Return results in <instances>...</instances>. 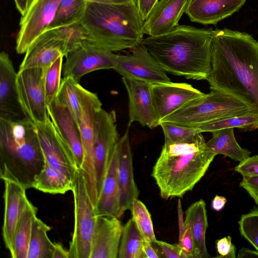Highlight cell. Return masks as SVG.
<instances>
[{"mask_svg":"<svg viewBox=\"0 0 258 258\" xmlns=\"http://www.w3.org/2000/svg\"><path fill=\"white\" fill-rule=\"evenodd\" d=\"M65 57L63 77H70L80 82L84 76L91 72L114 69L117 55L85 42L70 51Z\"/></svg>","mask_w":258,"mask_h":258,"instance_id":"cell-13","label":"cell"},{"mask_svg":"<svg viewBox=\"0 0 258 258\" xmlns=\"http://www.w3.org/2000/svg\"><path fill=\"white\" fill-rule=\"evenodd\" d=\"M83 88L80 82L74 78L63 77L56 98L69 109L77 124L81 113Z\"/></svg>","mask_w":258,"mask_h":258,"instance_id":"cell-33","label":"cell"},{"mask_svg":"<svg viewBox=\"0 0 258 258\" xmlns=\"http://www.w3.org/2000/svg\"><path fill=\"white\" fill-rule=\"evenodd\" d=\"M119 138L115 112L102 108L96 117L93 145L98 195Z\"/></svg>","mask_w":258,"mask_h":258,"instance_id":"cell-10","label":"cell"},{"mask_svg":"<svg viewBox=\"0 0 258 258\" xmlns=\"http://www.w3.org/2000/svg\"><path fill=\"white\" fill-rule=\"evenodd\" d=\"M144 239L132 218L123 225L118 258H145L143 251Z\"/></svg>","mask_w":258,"mask_h":258,"instance_id":"cell-32","label":"cell"},{"mask_svg":"<svg viewBox=\"0 0 258 258\" xmlns=\"http://www.w3.org/2000/svg\"><path fill=\"white\" fill-rule=\"evenodd\" d=\"M49 30L63 43L66 55L75 48L86 42L89 36L88 31L81 22Z\"/></svg>","mask_w":258,"mask_h":258,"instance_id":"cell-35","label":"cell"},{"mask_svg":"<svg viewBox=\"0 0 258 258\" xmlns=\"http://www.w3.org/2000/svg\"><path fill=\"white\" fill-rule=\"evenodd\" d=\"M16 72L9 55L0 53V118L17 120L25 117L19 104Z\"/></svg>","mask_w":258,"mask_h":258,"instance_id":"cell-19","label":"cell"},{"mask_svg":"<svg viewBox=\"0 0 258 258\" xmlns=\"http://www.w3.org/2000/svg\"><path fill=\"white\" fill-rule=\"evenodd\" d=\"M49 116L57 132L81 168L83 150L78 125L69 109L56 98L47 106Z\"/></svg>","mask_w":258,"mask_h":258,"instance_id":"cell-20","label":"cell"},{"mask_svg":"<svg viewBox=\"0 0 258 258\" xmlns=\"http://www.w3.org/2000/svg\"><path fill=\"white\" fill-rule=\"evenodd\" d=\"M184 223L190 228L194 246V258H209L206 244L208 218L205 201L201 199L192 204L185 212Z\"/></svg>","mask_w":258,"mask_h":258,"instance_id":"cell-26","label":"cell"},{"mask_svg":"<svg viewBox=\"0 0 258 258\" xmlns=\"http://www.w3.org/2000/svg\"><path fill=\"white\" fill-rule=\"evenodd\" d=\"M73 183L64 173L45 161L42 169L34 178L32 188L50 194H64L72 191Z\"/></svg>","mask_w":258,"mask_h":258,"instance_id":"cell-28","label":"cell"},{"mask_svg":"<svg viewBox=\"0 0 258 258\" xmlns=\"http://www.w3.org/2000/svg\"><path fill=\"white\" fill-rule=\"evenodd\" d=\"M161 126L165 138L164 144H172L188 141L200 133L196 127H187L170 122H161Z\"/></svg>","mask_w":258,"mask_h":258,"instance_id":"cell-38","label":"cell"},{"mask_svg":"<svg viewBox=\"0 0 258 258\" xmlns=\"http://www.w3.org/2000/svg\"><path fill=\"white\" fill-rule=\"evenodd\" d=\"M5 203L2 236L6 247L9 250L17 224L30 202L26 189L20 184L10 180H4Z\"/></svg>","mask_w":258,"mask_h":258,"instance_id":"cell-22","label":"cell"},{"mask_svg":"<svg viewBox=\"0 0 258 258\" xmlns=\"http://www.w3.org/2000/svg\"><path fill=\"white\" fill-rule=\"evenodd\" d=\"M88 31L87 43L113 52L142 42L144 21L137 1L122 4L89 3L81 22Z\"/></svg>","mask_w":258,"mask_h":258,"instance_id":"cell-4","label":"cell"},{"mask_svg":"<svg viewBox=\"0 0 258 258\" xmlns=\"http://www.w3.org/2000/svg\"><path fill=\"white\" fill-rule=\"evenodd\" d=\"M210 90L232 95L258 111V42L229 29L212 30Z\"/></svg>","mask_w":258,"mask_h":258,"instance_id":"cell-1","label":"cell"},{"mask_svg":"<svg viewBox=\"0 0 258 258\" xmlns=\"http://www.w3.org/2000/svg\"><path fill=\"white\" fill-rule=\"evenodd\" d=\"M183 234L179 236L178 244L180 246L185 258L194 257V241L189 226L184 223Z\"/></svg>","mask_w":258,"mask_h":258,"instance_id":"cell-41","label":"cell"},{"mask_svg":"<svg viewBox=\"0 0 258 258\" xmlns=\"http://www.w3.org/2000/svg\"><path fill=\"white\" fill-rule=\"evenodd\" d=\"M238 224L241 235L258 251V209L242 215Z\"/></svg>","mask_w":258,"mask_h":258,"instance_id":"cell-39","label":"cell"},{"mask_svg":"<svg viewBox=\"0 0 258 258\" xmlns=\"http://www.w3.org/2000/svg\"><path fill=\"white\" fill-rule=\"evenodd\" d=\"M89 3L87 0H61L54 18L46 30L81 22Z\"/></svg>","mask_w":258,"mask_h":258,"instance_id":"cell-30","label":"cell"},{"mask_svg":"<svg viewBox=\"0 0 258 258\" xmlns=\"http://www.w3.org/2000/svg\"><path fill=\"white\" fill-rule=\"evenodd\" d=\"M215 156L202 133L188 141L164 144L151 173L162 198H181L191 190Z\"/></svg>","mask_w":258,"mask_h":258,"instance_id":"cell-3","label":"cell"},{"mask_svg":"<svg viewBox=\"0 0 258 258\" xmlns=\"http://www.w3.org/2000/svg\"><path fill=\"white\" fill-rule=\"evenodd\" d=\"M132 218L144 240L154 243L156 241L153 225L148 209L138 199H136L130 209Z\"/></svg>","mask_w":258,"mask_h":258,"instance_id":"cell-36","label":"cell"},{"mask_svg":"<svg viewBox=\"0 0 258 258\" xmlns=\"http://www.w3.org/2000/svg\"><path fill=\"white\" fill-rule=\"evenodd\" d=\"M118 165L116 146L95 207L97 216H109L118 218L121 217Z\"/></svg>","mask_w":258,"mask_h":258,"instance_id":"cell-25","label":"cell"},{"mask_svg":"<svg viewBox=\"0 0 258 258\" xmlns=\"http://www.w3.org/2000/svg\"><path fill=\"white\" fill-rule=\"evenodd\" d=\"M61 55L66 56L63 43L54 35L51 30H46L30 46L19 70L48 68Z\"/></svg>","mask_w":258,"mask_h":258,"instance_id":"cell-24","label":"cell"},{"mask_svg":"<svg viewBox=\"0 0 258 258\" xmlns=\"http://www.w3.org/2000/svg\"><path fill=\"white\" fill-rule=\"evenodd\" d=\"M61 0H32L22 16L16 39L18 53H25L33 42L52 22Z\"/></svg>","mask_w":258,"mask_h":258,"instance_id":"cell-11","label":"cell"},{"mask_svg":"<svg viewBox=\"0 0 258 258\" xmlns=\"http://www.w3.org/2000/svg\"><path fill=\"white\" fill-rule=\"evenodd\" d=\"M239 128L246 131H253L258 128V113L251 112L226 118L214 120L198 126L200 133H212L227 128Z\"/></svg>","mask_w":258,"mask_h":258,"instance_id":"cell-34","label":"cell"},{"mask_svg":"<svg viewBox=\"0 0 258 258\" xmlns=\"http://www.w3.org/2000/svg\"><path fill=\"white\" fill-rule=\"evenodd\" d=\"M188 0H158L144 21L145 34L156 36L168 33L178 25Z\"/></svg>","mask_w":258,"mask_h":258,"instance_id":"cell-21","label":"cell"},{"mask_svg":"<svg viewBox=\"0 0 258 258\" xmlns=\"http://www.w3.org/2000/svg\"><path fill=\"white\" fill-rule=\"evenodd\" d=\"M246 0H188L185 13L193 22L215 25L238 12Z\"/></svg>","mask_w":258,"mask_h":258,"instance_id":"cell-23","label":"cell"},{"mask_svg":"<svg viewBox=\"0 0 258 258\" xmlns=\"http://www.w3.org/2000/svg\"><path fill=\"white\" fill-rule=\"evenodd\" d=\"M251 112L255 107L227 93L211 90L208 94L194 99L162 119L167 122L191 127L209 122Z\"/></svg>","mask_w":258,"mask_h":258,"instance_id":"cell-6","label":"cell"},{"mask_svg":"<svg viewBox=\"0 0 258 258\" xmlns=\"http://www.w3.org/2000/svg\"><path fill=\"white\" fill-rule=\"evenodd\" d=\"M226 202V198L216 195L212 201V207L215 211H219L223 209Z\"/></svg>","mask_w":258,"mask_h":258,"instance_id":"cell-48","label":"cell"},{"mask_svg":"<svg viewBox=\"0 0 258 258\" xmlns=\"http://www.w3.org/2000/svg\"><path fill=\"white\" fill-rule=\"evenodd\" d=\"M16 7L21 16L27 12L32 0H14Z\"/></svg>","mask_w":258,"mask_h":258,"instance_id":"cell-49","label":"cell"},{"mask_svg":"<svg viewBox=\"0 0 258 258\" xmlns=\"http://www.w3.org/2000/svg\"><path fill=\"white\" fill-rule=\"evenodd\" d=\"M130 53L117 55L113 70L123 78L142 81L151 84L170 81L165 71L151 55L143 43Z\"/></svg>","mask_w":258,"mask_h":258,"instance_id":"cell-12","label":"cell"},{"mask_svg":"<svg viewBox=\"0 0 258 258\" xmlns=\"http://www.w3.org/2000/svg\"><path fill=\"white\" fill-rule=\"evenodd\" d=\"M81 113L77 123L83 150L82 169L86 186L94 206L98 199L94 157V138L97 113L102 108V103L97 95L83 87L82 92Z\"/></svg>","mask_w":258,"mask_h":258,"instance_id":"cell-8","label":"cell"},{"mask_svg":"<svg viewBox=\"0 0 258 258\" xmlns=\"http://www.w3.org/2000/svg\"><path fill=\"white\" fill-rule=\"evenodd\" d=\"M151 95L159 122L188 102L205 94L185 83L171 81L151 84Z\"/></svg>","mask_w":258,"mask_h":258,"instance_id":"cell-15","label":"cell"},{"mask_svg":"<svg viewBox=\"0 0 258 258\" xmlns=\"http://www.w3.org/2000/svg\"><path fill=\"white\" fill-rule=\"evenodd\" d=\"M45 159L34 123L25 117L0 118V177L32 188L34 178Z\"/></svg>","mask_w":258,"mask_h":258,"instance_id":"cell-5","label":"cell"},{"mask_svg":"<svg viewBox=\"0 0 258 258\" xmlns=\"http://www.w3.org/2000/svg\"><path fill=\"white\" fill-rule=\"evenodd\" d=\"M212 30L178 25L142 43L165 72L187 79L207 80L211 71Z\"/></svg>","mask_w":258,"mask_h":258,"instance_id":"cell-2","label":"cell"},{"mask_svg":"<svg viewBox=\"0 0 258 258\" xmlns=\"http://www.w3.org/2000/svg\"><path fill=\"white\" fill-rule=\"evenodd\" d=\"M63 55L59 56L47 69L45 76L44 88L47 106L56 98L61 84Z\"/></svg>","mask_w":258,"mask_h":258,"instance_id":"cell-37","label":"cell"},{"mask_svg":"<svg viewBox=\"0 0 258 258\" xmlns=\"http://www.w3.org/2000/svg\"><path fill=\"white\" fill-rule=\"evenodd\" d=\"M37 209L31 202L23 212L15 228L9 250L13 258H28L33 223Z\"/></svg>","mask_w":258,"mask_h":258,"instance_id":"cell-27","label":"cell"},{"mask_svg":"<svg viewBox=\"0 0 258 258\" xmlns=\"http://www.w3.org/2000/svg\"><path fill=\"white\" fill-rule=\"evenodd\" d=\"M72 191L74 196V228L69 249L70 258H90L97 215L81 168L76 174Z\"/></svg>","mask_w":258,"mask_h":258,"instance_id":"cell-7","label":"cell"},{"mask_svg":"<svg viewBox=\"0 0 258 258\" xmlns=\"http://www.w3.org/2000/svg\"><path fill=\"white\" fill-rule=\"evenodd\" d=\"M48 68H28L17 72L18 101L25 117L34 123L45 122L49 118L44 88Z\"/></svg>","mask_w":258,"mask_h":258,"instance_id":"cell-9","label":"cell"},{"mask_svg":"<svg viewBox=\"0 0 258 258\" xmlns=\"http://www.w3.org/2000/svg\"><path fill=\"white\" fill-rule=\"evenodd\" d=\"M154 243L159 246L166 257L185 258L182 250L178 243L170 244L158 240H156Z\"/></svg>","mask_w":258,"mask_h":258,"instance_id":"cell-43","label":"cell"},{"mask_svg":"<svg viewBox=\"0 0 258 258\" xmlns=\"http://www.w3.org/2000/svg\"><path fill=\"white\" fill-rule=\"evenodd\" d=\"M216 249L219 254L217 257L235 258L236 248L232 243L230 236H226L216 241Z\"/></svg>","mask_w":258,"mask_h":258,"instance_id":"cell-42","label":"cell"},{"mask_svg":"<svg viewBox=\"0 0 258 258\" xmlns=\"http://www.w3.org/2000/svg\"><path fill=\"white\" fill-rule=\"evenodd\" d=\"M152 244L149 241L144 240L143 251L145 258H159L160 257L155 251Z\"/></svg>","mask_w":258,"mask_h":258,"instance_id":"cell-47","label":"cell"},{"mask_svg":"<svg viewBox=\"0 0 258 258\" xmlns=\"http://www.w3.org/2000/svg\"><path fill=\"white\" fill-rule=\"evenodd\" d=\"M129 99L128 127L135 122L151 129L159 125L153 105L151 84L134 79L122 77Z\"/></svg>","mask_w":258,"mask_h":258,"instance_id":"cell-16","label":"cell"},{"mask_svg":"<svg viewBox=\"0 0 258 258\" xmlns=\"http://www.w3.org/2000/svg\"><path fill=\"white\" fill-rule=\"evenodd\" d=\"M50 227L37 217L33 223L28 258H52L54 242L48 237Z\"/></svg>","mask_w":258,"mask_h":258,"instance_id":"cell-31","label":"cell"},{"mask_svg":"<svg viewBox=\"0 0 258 258\" xmlns=\"http://www.w3.org/2000/svg\"><path fill=\"white\" fill-rule=\"evenodd\" d=\"M235 170L243 177L258 176V155L249 157L240 162Z\"/></svg>","mask_w":258,"mask_h":258,"instance_id":"cell-40","label":"cell"},{"mask_svg":"<svg viewBox=\"0 0 258 258\" xmlns=\"http://www.w3.org/2000/svg\"><path fill=\"white\" fill-rule=\"evenodd\" d=\"M237 257H258V251L243 247L239 250Z\"/></svg>","mask_w":258,"mask_h":258,"instance_id":"cell-50","label":"cell"},{"mask_svg":"<svg viewBox=\"0 0 258 258\" xmlns=\"http://www.w3.org/2000/svg\"><path fill=\"white\" fill-rule=\"evenodd\" d=\"M239 186L246 190L258 205V176L243 177Z\"/></svg>","mask_w":258,"mask_h":258,"instance_id":"cell-44","label":"cell"},{"mask_svg":"<svg viewBox=\"0 0 258 258\" xmlns=\"http://www.w3.org/2000/svg\"><path fill=\"white\" fill-rule=\"evenodd\" d=\"M117 150L120 187V214L121 216L125 211L130 210L134 201L138 199L140 192L134 179L133 156L128 130L119 138Z\"/></svg>","mask_w":258,"mask_h":258,"instance_id":"cell-18","label":"cell"},{"mask_svg":"<svg viewBox=\"0 0 258 258\" xmlns=\"http://www.w3.org/2000/svg\"><path fill=\"white\" fill-rule=\"evenodd\" d=\"M34 124L45 161L74 180L80 168L55 130L50 117L45 122Z\"/></svg>","mask_w":258,"mask_h":258,"instance_id":"cell-14","label":"cell"},{"mask_svg":"<svg viewBox=\"0 0 258 258\" xmlns=\"http://www.w3.org/2000/svg\"><path fill=\"white\" fill-rule=\"evenodd\" d=\"M123 225L118 218L97 216L90 258H117Z\"/></svg>","mask_w":258,"mask_h":258,"instance_id":"cell-17","label":"cell"},{"mask_svg":"<svg viewBox=\"0 0 258 258\" xmlns=\"http://www.w3.org/2000/svg\"><path fill=\"white\" fill-rule=\"evenodd\" d=\"M89 3H98L106 4H122L128 3L133 0H87Z\"/></svg>","mask_w":258,"mask_h":258,"instance_id":"cell-51","label":"cell"},{"mask_svg":"<svg viewBox=\"0 0 258 258\" xmlns=\"http://www.w3.org/2000/svg\"><path fill=\"white\" fill-rule=\"evenodd\" d=\"M138 8L144 21L158 0H136Z\"/></svg>","mask_w":258,"mask_h":258,"instance_id":"cell-45","label":"cell"},{"mask_svg":"<svg viewBox=\"0 0 258 258\" xmlns=\"http://www.w3.org/2000/svg\"><path fill=\"white\" fill-rule=\"evenodd\" d=\"M52 258H70V252L60 242H54Z\"/></svg>","mask_w":258,"mask_h":258,"instance_id":"cell-46","label":"cell"},{"mask_svg":"<svg viewBox=\"0 0 258 258\" xmlns=\"http://www.w3.org/2000/svg\"><path fill=\"white\" fill-rule=\"evenodd\" d=\"M211 133L212 138L206 143L215 156L224 155L239 162L250 156V152L241 147L237 142L234 135V128H224Z\"/></svg>","mask_w":258,"mask_h":258,"instance_id":"cell-29","label":"cell"}]
</instances>
